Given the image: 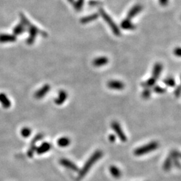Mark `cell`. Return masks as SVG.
Here are the masks:
<instances>
[{
    "label": "cell",
    "mask_w": 181,
    "mask_h": 181,
    "mask_svg": "<svg viewBox=\"0 0 181 181\" xmlns=\"http://www.w3.org/2000/svg\"><path fill=\"white\" fill-rule=\"evenodd\" d=\"M32 134V130L29 127H24L21 130V135L24 137H28Z\"/></svg>",
    "instance_id": "cell-21"
},
{
    "label": "cell",
    "mask_w": 181,
    "mask_h": 181,
    "mask_svg": "<svg viewBox=\"0 0 181 181\" xmlns=\"http://www.w3.org/2000/svg\"><path fill=\"white\" fill-rule=\"evenodd\" d=\"M159 147V144L156 141H152L148 143L146 145L136 148L134 150V155L136 156H141L145 155L148 153H150L152 151L157 150Z\"/></svg>",
    "instance_id": "cell-2"
},
{
    "label": "cell",
    "mask_w": 181,
    "mask_h": 181,
    "mask_svg": "<svg viewBox=\"0 0 181 181\" xmlns=\"http://www.w3.org/2000/svg\"><path fill=\"white\" fill-rule=\"evenodd\" d=\"M121 27L125 30H133L136 28V26L130 21V19H127V18L123 20L121 22Z\"/></svg>",
    "instance_id": "cell-12"
},
{
    "label": "cell",
    "mask_w": 181,
    "mask_h": 181,
    "mask_svg": "<svg viewBox=\"0 0 181 181\" xmlns=\"http://www.w3.org/2000/svg\"><path fill=\"white\" fill-rule=\"evenodd\" d=\"M43 137H44V135L42 134H38L36 135V136H35V137H34V138L32 139V140L30 142V145H35V144L38 142H39L40 140H41Z\"/></svg>",
    "instance_id": "cell-24"
},
{
    "label": "cell",
    "mask_w": 181,
    "mask_h": 181,
    "mask_svg": "<svg viewBox=\"0 0 181 181\" xmlns=\"http://www.w3.org/2000/svg\"><path fill=\"white\" fill-rule=\"evenodd\" d=\"M109 60L107 57L105 56H101L97 57V58H95L93 61V65L96 67H100L103 66L108 63Z\"/></svg>",
    "instance_id": "cell-11"
},
{
    "label": "cell",
    "mask_w": 181,
    "mask_h": 181,
    "mask_svg": "<svg viewBox=\"0 0 181 181\" xmlns=\"http://www.w3.org/2000/svg\"><path fill=\"white\" fill-rule=\"evenodd\" d=\"M99 16V13H93V14L91 15H89L87 16L83 17L81 19V24H87V23L91 22L94 21V20H97Z\"/></svg>",
    "instance_id": "cell-17"
},
{
    "label": "cell",
    "mask_w": 181,
    "mask_h": 181,
    "mask_svg": "<svg viewBox=\"0 0 181 181\" xmlns=\"http://www.w3.org/2000/svg\"><path fill=\"white\" fill-rule=\"evenodd\" d=\"M103 156V152L101 150H96L93 154L91 156V157L87 160V161L85 162L84 166L82 167L81 170H79L78 172V176L77 177V180H81L85 176H86L87 174L89 173L90 169L92 168L93 164H95L98 160L100 158H101Z\"/></svg>",
    "instance_id": "cell-1"
},
{
    "label": "cell",
    "mask_w": 181,
    "mask_h": 181,
    "mask_svg": "<svg viewBox=\"0 0 181 181\" xmlns=\"http://www.w3.org/2000/svg\"><path fill=\"white\" fill-rule=\"evenodd\" d=\"M174 54H175V56L180 57V48H176L174 50Z\"/></svg>",
    "instance_id": "cell-30"
},
{
    "label": "cell",
    "mask_w": 181,
    "mask_h": 181,
    "mask_svg": "<svg viewBox=\"0 0 181 181\" xmlns=\"http://www.w3.org/2000/svg\"><path fill=\"white\" fill-rule=\"evenodd\" d=\"M109 173L111 176L115 178H120L121 176V171L120 169L114 165H111L109 168Z\"/></svg>",
    "instance_id": "cell-16"
},
{
    "label": "cell",
    "mask_w": 181,
    "mask_h": 181,
    "mask_svg": "<svg viewBox=\"0 0 181 181\" xmlns=\"http://www.w3.org/2000/svg\"><path fill=\"white\" fill-rule=\"evenodd\" d=\"M158 1L162 6H166L168 5L169 0H158Z\"/></svg>",
    "instance_id": "cell-29"
},
{
    "label": "cell",
    "mask_w": 181,
    "mask_h": 181,
    "mask_svg": "<svg viewBox=\"0 0 181 181\" xmlns=\"http://www.w3.org/2000/svg\"><path fill=\"white\" fill-rule=\"evenodd\" d=\"M99 14L103 18V19L105 20V22L108 24V26H109L110 28L111 29L113 33L117 36H120L121 35L120 30L116 24V23L113 22L112 18L108 15V13L105 12L104 9L100 8L99 10Z\"/></svg>",
    "instance_id": "cell-3"
},
{
    "label": "cell",
    "mask_w": 181,
    "mask_h": 181,
    "mask_svg": "<svg viewBox=\"0 0 181 181\" xmlns=\"http://www.w3.org/2000/svg\"><path fill=\"white\" fill-rule=\"evenodd\" d=\"M163 82L166 86L174 87L176 86V81L173 77H167L163 80Z\"/></svg>",
    "instance_id": "cell-20"
},
{
    "label": "cell",
    "mask_w": 181,
    "mask_h": 181,
    "mask_svg": "<svg viewBox=\"0 0 181 181\" xmlns=\"http://www.w3.org/2000/svg\"><path fill=\"white\" fill-rule=\"evenodd\" d=\"M142 10V6L140 4H136V5H135L134 7H132V8L130 9L129 12L127 13V19L131 20L132 18L136 16L137 14H138Z\"/></svg>",
    "instance_id": "cell-7"
},
{
    "label": "cell",
    "mask_w": 181,
    "mask_h": 181,
    "mask_svg": "<svg viewBox=\"0 0 181 181\" xmlns=\"http://www.w3.org/2000/svg\"><path fill=\"white\" fill-rule=\"evenodd\" d=\"M85 0H77L76 1L74 2V7L75 10L77 11H81L82 10V6H83Z\"/></svg>",
    "instance_id": "cell-22"
},
{
    "label": "cell",
    "mask_w": 181,
    "mask_h": 181,
    "mask_svg": "<svg viewBox=\"0 0 181 181\" xmlns=\"http://www.w3.org/2000/svg\"><path fill=\"white\" fill-rule=\"evenodd\" d=\"M151 94H152V91H151L150 89L145 88V89L142 91V97L144 99H148L150 97Z\"/></svg>",
    "instance_id": "cell-23"
},
{
    "label": "cell",
    "mask_w": 181,
    "mask_h": 181,
    "mask_svg": "<svg viewBox=\"0 0 181 181\" xmlns=\"http://www.w3.org/2000/svg\"><path fill=\"white\" fill-rule=\"evenodd\" d=\"M36 147L35 145H30V147L29 150H27V152L28 157L32 158L34 152H36Z\"/></svg>",
    "instance_id": "cell-26"
},
{
    "label": "cell",
    "mask_w": 181,
    "mask_h": 181,
    "mask_svg": "<svg viewBox=\"0 0 181 181\" xmlns=\"http://www.w3.org/2000/svg\"><path fill=\"white\" fill-rule=\"evenodd\" d=\"M153 91H154V92L156 93L162 94L166 92V89L158 85H154V88H153Z\"/></svg>",
    "instance_id": "cell-25"
},
{
    "label": "cell",
    "mask_w": 181,
    "mask_h": 181,
    "mask_svg": "<svg viewBox=\"0 0 181 181\" xmlns=\"http://www.w3.org/2000/svg\"><path fill=\"white\" fill-rule=\"evenodd\" d=\"M162 68H163V66H162L161 63H158L155 64L152 70V77H154V79L157 80L158 78L160 76V74L162 71Z\"/></svg>",
    "instance_id": "cell-14"
},
{
    "label": "cell",
    "mask_w": 181,
    "mask_h": 181,
    "mask_svg": "<svg viewBox=\"0 0 181 181\" xmlns=\"http://www.w3.org/2000/svg\"><path fill=\"white\" fill-rule=\"evenodd\" d=\"M170 154L172 157L173 162V165H175V166L177 167L178 168H180V152L177 150H173L170 153Z\"/></svg>",
    "instance_id": "cell-9"
},
{
    "label": "cell",
    "mask_w": 181,
    "mask_h": 181,
    "mask_svg": "<svg viewBox=\"0 0 181 181\" xmlns=\"http://www.w3.org/2000/svg\"><path fill=\"white\" fill-rule=\"evenodd\" d=\"M89 5L91 6H93V7H95V6H99L100 5H101V2H100L99 1H97V0H90L88 2Z\"/></svg>",
    "instance_id": "cell-27"
},
{
    "label": "cell",
    "mask_w": 181,
    "mask_h": 181,
    "mask_svg": "<svg viewBox=\"0 0 181 181\" xmlns=\"http://www.w3.org/2000/svg\"><path fill=\"white\" fill-rule=\"evenodd\" d=\"M108 138H109V140L111 142H114L116 140V136L114 134H112L109 135Z\"/></svg>",
    "instance_id": "cell-31"
},
{
    "label": "cell",
    "mask_w": 181,
    "mask_h": 181,
    "mask_svg": "<svg viewBox=\"0 0 181 181\" xmlns=\"http://www.w3.org/2000/svg\"><path fill=\"white\" fill-rule=\"evenodd\" d=\"M67 1L69 2V3H70V4L74 3V0H67Z\"/></svg>",
    "instance_id": "cell-32"
},
{
    "label": "cell",
    "mask_w": 181,
    "mask_h": 181,
    "mask_svg": "<svg viewBox=\"0 0 181 181\" xmlns=\"http://www.w3.org/2000/svg\"><path fill=\"white\" fill-rule=\"evenodd\" d=\"M111 126L113 131L115 132V133L117 134V136H118L119 138H120V140L121 142H125L127 139V136H125V133L123 131L122 128H121L120 123H119L118 121H114L111 123Z\"/></svg>",
    "instance_id": "cell-4"
},
{
    "label": "cell",
    "mask_w": 181,
    "mask_h": 181,
    "mask_svg": "<svg viewBox=\"0 0 181 181\" xmlns=\"http://www.w3.org/2000/svg\"><path fill=\"white\" fill-rule=\"evenodd\" d=\"M173 166V159H172L170 154H169L168 156V157H167L164 160V162L163 163V166H162V168H163V170L164 171L168 172L170 170V169L172 168Z\"/></svg>",
    "instance_id": "cell-15"
},
{
    "label": "cell",
    "mask_w": 181,
    "mask_h": 181,
    "mask_svg": "<svg viewBox=\"0 0 181 181\" xmlns=\"http://www.w3.org/2000/svg\"><path fill=\"white\" fill-rule=\"evenodd\" d=\"M156 82V79L152 77L149 79H148L146 81L142 82V87H143L144 88L150 89V87H152L155 85Z\"/></svg>",
    "instance_id": "cell-19"
},
{
    "label": "cell",
    "mask_w": 181,
    "mask_h": 181,
    "mask_svg": "<svg viewBox=\"0 0 181 181\" xmlns=\"http://www.w3.org/2000/svg\"><path fill=\"white\" fill-rule=\"evenodd\" d=\"M107 87L111 89L122 90L125 87V85L120 81H110L107 83Z\"/></svg>",
    "instance_id": "cell-8"
},
{
    "label": "cell",
    "mask_w": 181,
    "mask_h": 181,
    "mask_svg": "<svg viewBox=\"0 0 181 181\" xmlns=\"http://www.w3.org/2000/svg\"><path fill=\"white\" fill-rule=\"evenodd\" d=\"M51 148V144L49 142H43L41 145L39 146L38 147H36V152L38 155H42L49 152Z\"/></svg>",
    "instance_id": "cell-6"
},
{
    "label": "cell",
    "mask_w": 181,
    "mask_h": 181,
    "mask_svg": "<svg viewBox=\"0 0 181 181\" xmlns=\"http://www.w3.org/2000/svg\"><path fill=\"white\" fill-rule=\"evenodd\" d=\"M180 95V86H178L175 91V95L176 97H179Z\"/></svg>",
    "instance_id": "cell-28"
},
{
    "label": "cell",
    "mask_w": 181,
    "mask_h": 181,
    "mask_svg": "<svg viewBox=\"0 0 181 181\" xmlns=\"http://www.w3.org/2000/svg\"><path fill=\"white\" fill-rule=\"evenodd\" d=\"M70 139L68 138V137L66 136L61 137L57 140V145H58L59 147L61 148L67 147V146L70 145Z\"/></svg>",
    "instance_id": "cell-18"
},
{
    "label": "cell",
    "mask_w": 181,
    "mask_h": 181,
    "mask_svg": "<svg viewBox=\"0 0 181 181\" xmlns=\"http://www.w3.org/2000/svg\"><path fill=\"white\" fill-rule=\"evenodd\" d=\"M59 163H60L63 166L69 169V170H70L71 171L77 172V173H78L79 170V167L77 166V164H75L73 162L70 161V160L68 159L61 158L59 160Z\"/></svg>",
    "instance_id": "cell-5"
},
{
    "label": "cell",
    "mask_w": 181,
    "mask_h": 181,
    "mask_svg": "<svg viewBox=\"0 0 181 181\" xmlns=\"http://www.w3.org/2000/svg\"><path fill=\"white\" fill-rule=\"evenodd\" d=\"M50 89V87L49 85H45L42 88H41L40 90H38L37 92L35 93V97L37 99H41V98L44 97L46 94H47L49 92Z\"/></svg>",
    "instance_id": "cell-13"
},
{
    "label": "cell",
    "mask_w": 181,
    "mask_h": 181,
    "mask_svg": "<svg viewBox=\"0 0 181 181\" xmlns=\"http://www.w3.org/2000/svg\"><path fill=\"white\" fill-rule=\"evenodd\" d=\"M66 99H67V93L65 91L61 90L59 91L58 97L54 99V103L56 105H61L65 102Z\"/></svg>",
    "instance_id": "cell-10"
}]
</instances>
